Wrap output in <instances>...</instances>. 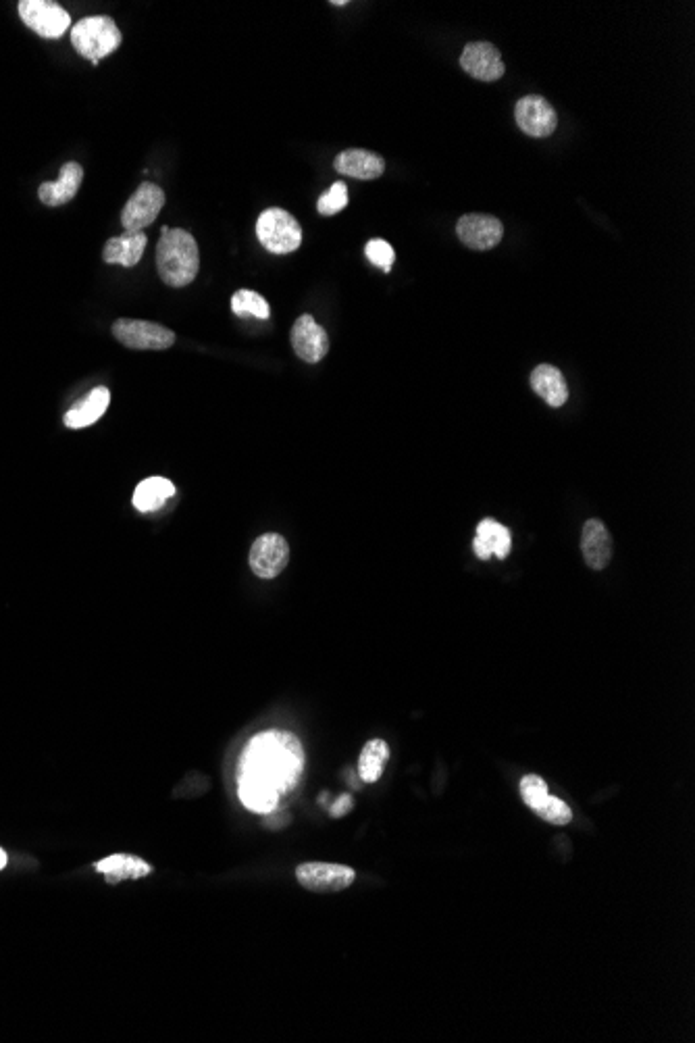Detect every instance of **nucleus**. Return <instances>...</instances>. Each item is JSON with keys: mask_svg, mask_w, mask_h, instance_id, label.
<instances>
[{"mask_svg": "<svg viewBox=\"0 0 695 1043\" xmlns=\"http://www.w3.org/2000/svg\"><path fill=\"white\" fill-rule=\"evenodd\" d=\"M304 750L296 735L267 731L248 742L240 760V798L246 808L271 814L281 796H288L300 781Z\"/></svg>", "mask_w": 695, "mask_h": 1043, "instance_id": "obj_1", "label": "nucleus"}, {"mask_svg": "<svg viewBox=\"0 0 695 1043\" xmlns=\"http://www.w3.org/2000/svg\"><path fill=\"white\" fill-rule=\"evenodd\" d=\"M157 269L169 288L190 286L200 269V252L194 236L179 227H163L157 244Z\"/></svg>", "mask_w": 695, "mask_h": 1043, "instance_id": "obj_2", "label": "nucleus"}, {"mask_svg": "<svg viewBox=\"0 0 695 1043\" xmlns=\"http://www.w3.org/2000/svg\"><path fill=\"white\" fill-rule=\"evenodd\" d=\"M71 44L84 59L98 65L121 46V30L107 15H94L77 21L71 28Z\"/></svg>", "mask_w": 695, "mask_h": 1043, "instance_id": "obj_3", "label": "nucleus"}, {"mask_svg": "<svg viewBox=\"0 0 695 1043\" xmlns=\"http://www.w3.org/2000/svg\"><path fill=\"white\" fill-rule=\"evenodd\" d=\"M259 242L273 254H290L302 244V227L283 209H267L256 221Z\"/></svg>", "mask_w": 695, "mask_h": 1043, "instance_id": "obj_4", "label": "nucleus"}, {"mask_svg": "<svg viewBox=\"0 0 695 1043\" xmlns=\"http://www.w3.org/2000/svg\"><path fill=\"white\" fill-rule=\"evenodd\" d=\"M113 336L132 350H167L175 344L171 329L140 319H117L113 323Z\"/></svg>", "mask_w": 695, "mask_h": 1043, "instance_id": "obj_5", "label": "nucleus"}, {"mask_svg": "<svg viewBox=\"0 0 695 1043\" xmlns=\"http://www.w3.org/2000/svg\"><path fill=\"white\" fill-rule=\"evenodd\" d=\"M19 15L32 32L46 40L61 38L71 25L69 13L50 0H21Z\"/></svg>", "mask_w": 695, "mask_h": 1043, "instance_id": "obj_6", "label": "nucleus"}, {"mask_svg": "<svg viewBox=\"0 0 695 1043\" xmlns=\"http://www.w3.org/2000/svg\"><path fill=\"white\" fill-rule=\"evenodd\" d=\"M165 207V192L161 186L144 182L127 200L121 213V225L125 232H142L144 227L157 221L159 213Z\"/></svg>", "mask_w": 695, "mask_h": 1043, "instance_id": "obj_7", "label": "nucleus"}, {"mask_svg": "<svg viewBox=\"0 0 695 1043\" xmlns=\"http://www.w3.org/2000/svg\"><path fill=\"white\" fill-rule=\"evenodd\" d=\"M296 879L308 892L336 894L344 892L354 883L356 873L350 867H342V864L306 862L296 869Z\"/></svg>", "mask_w": 695, "mask_h": 1043, "instance_id": "obj_8", "label": "nucleus"}, {"mask_svg": "<svg viewBox=\"0 0 695 1043\" xmlns=\"http://www.w3.org/2000/svg\"><path fill=\"white\" fill-rule=\"evenodd\" d=\"M248 563L256 577H261V579L277 577L290 563L288 540L283 536H277V533H265V536H261L252 544Z\"/></svg>", "mask_w": 695, "mask_h": 1043, "instance_id": "obj_9", "label": "nucleus"}, {"mask_svg": "<svg viewBox=\"0 0 695 1043\" xmlns=\"http://www.w3.org/2000/svg\"><path fill=\"white\" fill-rule=\"evenodd\" d=\"M514 119L531 138H548L556 132L558 125L556 109L544 96L537 94H527L519 100L517 107H514Z\"/></svg>", "mask_w": 695, "mask_h": 1043, "instance_id": "obj_10", "label": "nucleus"}, {"mask_svg": "<svg viewBox=\"0 0 695 1043\" xmlns=\"http://www.w3.org/2000/svg\"><path fill=\"white\" fill-rule=\"evenodd\" d=\"M458 240L471 250H489L500 244L504 236V225L492 215L471 213L460 217L456 223Z\"/></svg>", "mask_w": 695, "mask_h": 1043, "instance_id": "obj_11", "label": "nucleus"}, {"mask_svg": "<svg viewBox=\"0 0 695 1043\" xmlns=\"http://www.w3.org/2000/svg\"><path fill=\"white\" fill-rule=\"evenodd\" d=\"M460 67L481 82H496L506 71L500 50L489 42L467 44L465 50H462Z\"/></svg>", "mask_w": 695, "mask_h": 1043, "instance_id": "obj_12", "label": "nucleus"}, {"mask_svg": "<svg viewBox=\"0 0 695 1043\" xmlns=\"http://www.w3.org/2000/svg\"><path fill=\"white\" fill-rule=\"evenodd\" d=\"M294 352L304 363H319L329 350V336L311 315H302L292 327Z\"/></svg>", "mask_w": 695, "mask_h": 1043, "instance_id": "obj_13", "label": "nucleus"}, {"mask_svg": "<svg viewBox=\"0 0 695 1043\" xmlns=\"http://www.w3.org/2000/svg\"><path fill=\"white\" fill-rule=\"evenodd\" d=\"M581 550L589 569L602 571L608 567L612 558V538L606 525L600 519H589L583 525L581 533Z\"/></svg>", "mask_w": 695, "mask_h": 1043, "instance_id": "obj_14", "label": "nucleus"}, {"mask_svg": "<svg viewBox=\"0 0 695 1043\" xmlns=\"http://www.w3.org/2000/svg\"><path fill=\"white\" fill-rule=\"evenodd\" d=\"M84 182V167L80 163H65L61 167V175L57 182H44L38 188V198L46 207H63L75 198Z\"/></svg>", "mask_w": 695, "mask_h": 1043, "instance_id": "obj_15", "label": "nucleus"}, {"mask_svg": "<svg viewBox=\"0 0 695 1043\" xmlns=\"http://www.w3.org/2000/svg\"><path fill=\"white\" fill-rule=\"evenodd\" d=\"M333 167H336L338 173L356 177V180H377L385 171V161L375 152L350 148L340 152L336 161H333Z\"/></svg>", "mask_w": 695, "mask_h": 1043, "instance_id": "obj_16", "label": "nucleus"}, {"mask_svg": "<svg viewBox=\"0 0 695 1043\" xmlns=\"http://www.w3.org/2000/svg\"><path fill=\"white\" fill-rule=\"evenodd\" d=\"M146 244L148 238L144 232H125L107 242L105 250H102V259L109 265L136 267L146 250Z\"/></svg>", "mask_w": 695, "mask_h": 1043, "instance_id": "obj_17", "label": "nucleus"}, {"mask_svg": "<svg viewBox=\"0 0 695 1043\" xmlns=\"http://www.w3.org/2000/svg\"><path fill=\"white\" fill-rule=\"evenodd\" d=\"M510 546H512L510 531L502 523H498L494 519H483L479 523L473 548L481 561H487L489 556L506 558L510 552Z\"/></svg>", "mask_w": 695, "mask_h": 1043, "instance_id": "obj_18", "label": "nucleus"}, {"mask_svg": "<svg viewBox=\"0 0 695 1043\" xmlns=\"http://www.w3.org/2000/svg\"><path fill=\"white\" fill-rule=\"evenodd\" d=\"M96 871L105 875L109 883H121L130 879H142L152 873V867L134 854H113L94 864Z\"/></svg>", "mask_w": 695, "mask_h": 1043, "instance_id": "obj_19", "label": "nucleus"}, {"mask_svg": "<svg viewBox=\"0 0 695 1043\" xmlns=\"http://www.w3.org/2000/svg\"><path fill=\"white\" fill-rule=\"evenodd\" d=\"M111 402V392L107 388H94L90 396L77 402L73 409L65 415V425L69 429H84L94 425L102 415L107 413Z\"/></svg>", "mask_w": 695, "mask_h": 1043, "instance_id": "obj_20", "label": "nucleus"}, {"mask_svg": "<svg viewBox=\"0 0 695 1043\" xmlns=\"http://www.w3.org/2000/svg\"><path fill=\"white\" fill-rule=\"evenodd\" d=\"M531 388L542 396L552 409H558L566 400H569V388L562 373L552 365H539L531 373Z\"/></svg>", "mask_w": 695, "mask_h": 1043, "instance_id": "obj_21", "label": "nucleus"}, {"mask_svg": "<svg viewBox=\"0 0 695 1043\" xmlns=\"http://www.w3.org/2000/svg\"><path fill=\"white\" fill-rule=\"evenodd\" d=\"M175 496L173 481L165 477H148L144 479L134 492V506L140 513H154L163 508Z\"/></svg>", "mask_w": 695, "mask_h": 1043, "instance_id": "obj_22", "label": "nucleus"}, {"mask_svg": "<svg viewBox=\"0 0 695 1043\" xmlns=\"http://www.w3.org/2000/svg\"><path fill=\"white\" fill-rule=\"evenodd\" d=\"M388 760H390L388 744H385L383 740H371L363 748V752H360V760H358L360 779H363L365 783L379 781L385 771V765H388Z\"/></svg>", "mask_w": 695, "mask_h": 1043, "instance_id": "obj_23", "label": "nucleus"}, {"mask_svg": "<svg viewBox=\"0 0 695 1043\" xmlns=\"http://www.w3.org/2000/svg\"><path fill=\"white\" fill-rule=\"evenodd\" d=\"M231 311L242 319H246V317L269 319V315H271L269 302L254 290H238L234 296H231Z\"/></svg>", "mask_w": 695, "mask_h": 1043, "instance_id": "obj_24", "label": "nucleus"}, {"mask_svg": "<svg viewBox=\"0 0 695 1043\" xmlns=\"http://www.w3.org/2000/svg\"><path fill=\"white\" fill-rule=\"evenodd\" d=\"M533 812H535L537 817L542 819V821H546V823H550V825H558V827H564V825H569V823L573 821V810H571V806L566 804V802H562V800L556 798V796H550V794H548V798H546L542 804H539Z\"/></svg>", "mask_w": 695, "mask_h": 1043, "instance_id": "obj_25", "label": "nucleus"}, {"mask_svg": "<svg viewBox=\"0 0 695 1043\" xmlns=\"http://www.w3.org/2000/svg\"><path fill=\"white\" fill-rule=\"evenodd\" d=\"M346 205H348V188L344 182H336L319 198L317 211L323 217H331V215L342 213L346 209Z\"/></svg>", "mask_w": 695, "mask_h": 1043, "instance_id": "obj_26", "label": "nucleus"}, {"mask_svg": "<svg viewBox=\"0 0 695 1043\" xmlns=\"http://www.w3.org/2000/svg\"><path fill=\"white\" fill-rule=\"evenodd\" d=\"M365 254L367 259L379 267L383 273H390L392 271V265L396 261V252L392 248L390 242H385L381 238H375V240H369L367 246H365Z\"/></svg>", "mask_w": 695, "mask_h": 1043, "instance_id": "obj_27", "label": "nucleus"}, {"mask_svg": "<svg viewBox=\"0 0 695 1043\" xmlns=\"http://www.w3.org/2000/svg\"><path fill=\"white\" fill-rule=\"evenodd\" d=\"M548 783L539 775H527L521 781V798L529 810H535L548 798Z\"/></svg>", "mask_w": 695, "mask_h": 1043, "instance_id": "obj_28", "label": "nucleus"}, {"mask_svg": "<svg viewBox=\"0 0 695 1043\" xmlns=\"http://www.w3.org/2000/svg\"><path fill=\"white\" fill-rule=\"evenodd\" d=\"M352 804H354L352 796H350V794H344L336 804H333V806L329 808V814H331L333 819H340V817H344V814H348V812L352 810Z\"/></svg>", "mask_w": 695, "mask_h": 1043, "instance_id": "obj_29", "label": "nucleus"}, {"mask_svg": "<svg viewBox=\"0 0 695 1043\" xmlns=\"http://www.w3.org/2000/svg\"><path fill=\"white\" fill-rule=\"evenodd\" d=\"M7 860H9V858H7V852H5L3 848H0V871H3V869L7 867Z\"/></svg>", "mask_w": 695, "mask_h": 1043, "instance_id": "obj_30", "label": "nucleus"}, {"mask_svg": "<svg viewBox=\"0 0 695 1043\" xmlns=\"http://www.w3.org/2000/svg\"><path fill=\"white\" fill-rule=\"evenodd\" d=\"M333 5H336V7H346L348 3H346V0H340V3H333Z\"/></svg>", "mask_w": 695, "mask_h": 1043, "instance_id": "obj_31", "label": "nucleus"}]
</instances>
